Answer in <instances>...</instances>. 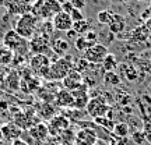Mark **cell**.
Returning a JSON list of instances; mask_svg holds the SVG:
<instances>
[{"mask_svg":"<svg viewBox=\"0 0 151 145\" xmlns=\"http://www.w3.org/2000/svg\"><path fill=\"white\" fill-rule=\"evenodd\" d=\"M73 60L69 54H66L63 57H58L50 63V67L48 70V74L45 77V80L48 81H62L66 75L73 70Z\"/></svg>","mask_w":151,"mask_h":145,"instance_id":"obj_1","label":"cell"},{"mask_svg":"<svg viewBox=\"0 0 151 145\" xmlns=\"http://www.w3.org/2000/svg\"><path fill=\"white\" fill-rule=\"evenodd\" d=\"M13 29L24 39H31L38 31V18L32 13H25L18 17L13 25Z\"/></svg>","mask_w":151,"mask_h":145,"instance_id":"obj_2","label":"cell"},{"mask_svg":"<svg viewBox=\"0 0 151 145\" xmlns=\"http://www.w3.org/2000/svg\"><path fill=\"white\" fill-rule=\"evenodd\" d=\"M59 11H62L60 0H37L31 7V13L43 21H48L49 18H53Z\"/></svg>","mask_w":151,"mask_h":145,"instance_id":"obj_3","label":"cell"},{"mask_svg":"<svg viewBox=\"0 0 151 145\" xmlns=\"http://www.w3.org/2000/svg\"><path fill=\"white\" fill-rule=\"evenodd\" d=\"M3 45L6 48H9L14 54L17 56H24V54L29 52V45H28V39L21 38L14 29H10L4 34L3 36Z\"/></svg>","mask_w":151,"mask_h":145,"instance_id":"obj_4","label":"cell"},{"mask_svg":"<svg viewBox=\"0 0 151 145\" xmlns=\"http://www.w3.org/2000/svg\"><path fill=\"white\" fill-rule=\"evenodd\" d=\"M86 110L87 114H90L92 119H97V117H102V116H108V113L111 112V106H109V103L105 101V98L101 94L99 96L90 98Z\"/></svg>","mask_w":151,"mask_h":145,"instance_id":"obj_5","label":"cell"},{"mask_svg":"<svg viewBox=\"0 0 151 145\" xmlns=\"http://www.w3.org/2000/svg\"><path fill=\"white\" fill-rule=\"evenodd\" d=\"M29 52L32 54H46L50 50V36L37 31L29 41Z\"/></svg>","mask_w":151,"mask_h":145,"instance_id":"obj_6","label":"cell"},{"mask_svg":"<svg viewBox=\"0 0 151 145\" xmlns=\"http://www.w3.org/2000/svg\"><path fill=\"white\" fill-rule=\"evenodd\" d=\"M108 53H109L108 48H106L104 43L98 42V43H95V45L90 46L87 50H84L81 57H84L90 64H102L104 59L106 57Z\"/></svg>","mask_w":151,"mask_h":145,"instance_id":"obj_7","label":"cell"},{"mask_svg":"<svg viewBox=\"0 0 151 145\" xmlns=\"http://www.w3.org/2000/svg\"><path fill=\"white\" fill-rule=\"evenodd\" d=\"M50 59L48 54H34L29 59V69L34 74H37V77L45 78L48 74V70L50 67Z\"/></svg>","mask_w":151,"mask_h":145,"instance_id":"obj_8","label":"cell"},{"mask_svg":"<svg viewBox=\"0 0 151 145\" xmlns=\"http://www.w3.org/2000/svg\"><path fill=\"white\" fill-rule=\"evenodd\" d=\"M48 131H49V137H59L66 129L70 127V120L66 117L65 114H56L49 120L48 123Z\"/></svg>","mask_w":151,"mask_h":145,"instance_id":"obj_9","label":"cell"},{"mask_svg":"<svg viewBox=\"0 0 151 145\" xmlns=\"http://www.w3.org/2000/svg\"><path fill=\"white\" fill-rule=\"evenodd\" d=\"M52 24H53L55 31H59V32H67L73 28V20L70 14H67L65 11H59L52 18Z\"/></svg>","mask_w":151,"mask_h":145,"instance_id":"obj_10","label":"cell"},{"mask_svg":"<svg viewBox=\"0 0 151 145\" xmlns=\"http://www.w3.org/2000/svg\"><path fill=\"white\" fill-rule=\"evenodd\" d=\"M97 141V133L92 129H80L76 133L74 145H95Z\"/></svg>","mask_w":151,"mask_h":145,"instance_id":"obj_11","label":"cell"},{"mask_svg":"<svg viewBox=\"0 0 151 145\" xmlns=\"http://www.w3.org/2000/svg\"><path fill=\"white\" fill-rule=\"evenodd\" d=\"M81 84H83V74H80L78 71H76L74 69H73V70H71L70 73L62 80V85H63V88L67 89V91H70V92L74 91V89H77Z\"/></svg>","mask_w":151,"mask_h":145,"instance_id":"obj_12","label":"cell"},{"mask_svg":"<svg viewBox=\"0 0 151 145\" xmlns=\"http://www.w3.org/2000/svg\"><path fill=\"white\" fill-rule=\"evenodd\" d=\"M55 101H56V105L60 106V108L65 109H71L73 105H74V98H73V94L67 89H59L55 95Z\"/></svg>","mask_w":151,"mask_h":145,"instance_id":"obj_13","label":"cell"},{"mask_svg":"<svg viewBox=\"0 0 151 145\" xmlns=\"http://www.w3.org/2000/svg\"><path fill=\"white\" fill-rule=\"evenodd\" d=\"M50 50L56 56L63 57L70 50V42L67 39H65V38H55L53 41L50 42Z\"/></svg>","mask_w":151,"mask_h":145,"instance_id":"obj_14","label":"cell"},{"mask_svg":"<svg viewBox=\"0 0 151 145\" xmlns=\"http://www.w3.org/2000/svg\"><path fill=\"white\" fill-rule=\"evenodd\" d=\"M28 134L32 137L34 140H37L38 142H45L49 138V131L48 126L45 123H37L28 130Z\"/></svg>","mask_w":151,"mask_h":145,"instance_id":"obj_15","label":"cell"},{"mask_svg":"<svg viewBox=\"0 0 151 145\" xmlns=\"http://www.w3.org/2000/svg\"><path fill=\"white\" fill-rule=\"evenodd\" d=\"M108 28L113 35L122 34L124 31V28H126V20H124V17L122 16V14L113 13L112 20H111V22L108 24Z\"/></svg>","mask_w":151,"mask_h":145,"instance_id":"obj_16","label":"cell"},{"mask_svg":"<svg viewBox=\"0 0 151 145\" xmlns=\"http://www.w3.org/2000/svg\"><path fill=\"white\" fill-rule=\"evenodd\" d=\"M21 131L22 130L18 126H16L14 123H6L1 126V133H3L6 140H10V141L18 140L20 135H21Z\"/></svg>","mask_w":151,"mask_h":145,"instance_id":"obj_17","label":"cell"},{"mask_svg":"<svg viewBox=\"0 0 151 145\" xmlns=\"http://www.w3.org/2000/svg\"><path fill=\"white\" fill-rule=\"evenodd\" d=\"M119 71H120V78H124L129 82H133V81H137L139 78V71L134 66H129V64H119Z\"/></svg>","mask_w":151,"mask_h":145,"instance_id":"obj_18","label":"cell"},{"mask_svg":"<svg viewBox=\"0 0 151 145\" xmlns=\"http://www.w3.org/2000/svg\"><path fill=\"white\" fill-rule=\"evenodd\" d=\"M151 36L150 31L147 29V27L144 24H141L139 27H136L132 32H130V41L132 42H146L147 39Z\"/></svg>","mask_w":151,"mask_h":145,"instance_id":"obj_19","label":"cell"},{"mask_svg":"<svg viewBox=\"0 0 151 145\" xmlns=\"http://www.w3.org/2000/svg\"><path fill=\"white\" fill-rule=\"evenodd\" d=\"M118 67H119V61H118V59H116V56L112 53H108L106 57L104 59L101 69H102L105 73H109V71H115Z\"/></svg>","mask_w":151,"mask_h":145,"instance_id":"obj_20","label":"cell"},{"mask_svg":"<svg viewBox=\"0 0 151 145\" xmlns=\"http://www.w3.org/2000/svg\"><path fill=\"white\" fill-rule=\"evenodd\" d=\"M129 133H130V127L127 123L124 121H119V123H115V127L112 130V134L113 137H129Z\"/></svg>","mask_w":151,"mask_h":145,"instance_id":"obj_21","label":"cell"},{"mask_svg":"<svg viewBox=\"0 0 151 145\" xmlns=\"http://www.w3.org/2000/svg\"><path fill=\"white\" fill-rule=\"evenodd\" d=\"M71 29H73L78 36H83V35H86V34L91 29V24L84 18V20H81V21L73 22V28H71Z\"/></svg>","mask_w":151,"mask_h":145,"instance_id":"obj_22","label":"cell"},{"mask_svg":"<svg viewBox=\"0 0 151 145\" xmlns=\"http://www.w3.org/2000/svg\"><path fill=\"white\" fill-rule=\"evenodd\" d=\"M13 59H14V53L1 43L0 45V64H3V66L10 64L11 61H13Z\"/></svg>","mask_w":151,"mask_h":145,"instance_id":"obj_23","label":"cell"},{"mask_svg":"<svg viewBox=\"0 0 151 145\" xmlns=\"http://www.w3.org/2000/svg\"><path fill=\"white\" fill-rule=\"evenodd\" d=\"M39 116L42 119H45V120H50V119L53 117V116H56V109L50 105V103H43L42 106L39 108Z\"/></svg>","mask_w":151,"mask_h":145,"instance_id":"obj_24","label":"cell"},{"mask_svg":"<svg viewBox=\"0 0 151 145\" xmlns=\"http://www.w3.org/2000/svg\"><path fill=\"white\" fill-rule=\"evenodd\" d=\"M6 84H7V88H9L10 91H17V89L20 88V84H21V78H20V75L17 74L16 71H13V73L7 77Z\"/></svg>","mask_w":151,"mask_h":145,"instance_id":"obj_25","label":"cell"},{"mask_svg":"<svg viewBox=\"0 0 151 145\" xmlns=\"http://www.w3.org/2000/svg\"><path fill=\"white\" fill-rule=\"evenodd\" d=\"M94 123L97 124V126H99V127H102V129L108 130V131H112L113 127H115V121L109 116H102V117L94 119Z\"/></svg>","mask_w":151,"mask_h":145,"instance_id":"obj_26","label":"cell"},{"mask_svg":"<svg viewBox=\"0 0 151 145\" xmlns=\"http://www.w3.org/2000/svg\"><path fill=\"white\" fill-rule=\"evenodd\" d=\"M104 84L109 86H118L120 84V77L116 74L115 71H109V73H104Z\"/></svg>","mask_w":151,"mask_h":145,"instance_id":"obj_27","label":"cell"},{"mask_svg":"<svg viewBox=\"0 0 151 145\" xmlns=\"http://www.w3.org/2000/svg\"><path fill=\"white\" fill-rule=\"evenodd\" d=\"M59 138V142L60 144H74V138H76V133L73 131L71 127L66 129L62 134L58 137Z\"/></svg>","mask_w":151,"mask_h":145,"instance_id":"obj_28","label":"cell"},{"mask_svg":"<svg viewBox=\"0 0 151 145\" xmlns=\"http://www.w3.org/2000/svg\"><path fill=\"white\" fill-rule=\"evenodd\" d=\"M112 16L113 13L109 9H105V10H101L99 13L97 14V20L99 24H102V25H108L111 20H112Z\"/></svg>","mask_w":151,"mask_h":145,"instance_id":"obj_29","label":"cell"},{"mask_svg":"<svg viewBox=\"0 0 151 145\" xmlns=\"http://www.w3.org/2000/svg\"><path fill=\"white\" fill-rule=\"evenodd\" d=\"M90 63L87 61L84 57H80V59H77L74 61V64H73V69H74L76 71H78L80 74H84V73H87V71L90 70Z\"/></svg>","mask_w":151,"mask_h":145,"instance_id":"obj_30","label":"cell"},{"mask_svg":"<svg viewBox=\"0 0 151 145\" xmlns=\"http://www.w3.org/2000/svg\"><path fill=\"white\" fill-rule=\"evenodd\" d=\"M130 140L133 141L136 145H144V142H146V134L143 133V130H136V131H133L132 133V137H130Z\"/></svg>","mask_w":151,"mask_h":145,"instance_id":"obj_31","label":"cell"},{"mask_svg":"<svg viewBox=\"0 0 151 145\" xmlns=\"http://www.w3.org/2000/svg\"><path fill=\"white\" fill-rule=\"evenodd\" d=\"M90 46H92V45L88 42V41H87L84 36H78L74 41V48L77 49L78 52H84V50H87V49L90 48Z\"/></svg>","mask_w":151,"mask_h":145,"instance_id":"obj_32","label":"cell"},{"mask_svg":"<svg viewBox=\"0 0 151 145\" xmlns=\"http://www.w3.org/2000/svg\"><path fill=\"white\" fill-rule=\"evenodd\" d=\"M143 133L146 134V140L150 142L151 145V117L148 116H144V120H143Z\"/></svg>","mask_w":151,"mask_h":145,"instance_id":"obj_33","label":"cell"},{"mask_svg":"<svg viewBox=\"0 0 151 145\" xmlns=\"http://www.w3.org/2000/svg\"><path fill=\"white\" fill-rule=\"evenodd\" d=\"M38 31L39 32H42V34H46V35H52V32L55 31V28H53V24H52V21H43L42 24H41V27H38Z\"/></svg>","mask_w":151,"mask_h":145,"instance_id":"obj_34","label":"cell"},{"mask_svg":"<svg viewBox=\"0 0 151 145\" xmlns=\"http://www.w3.org/2000/svg\"><path fill=\"white\" fill-rule=\"evenodd\" d=\"M83 36L86 38V39L90 43H91V45H95V43H98V34L95 32V31H92V29H90V31H88L86 35H83Z\"/></svg>","mask_w":151,"mask_h":145,"instance_id":"obj_35","label":"cell"},{"mask_svg":"<svg viewBox=\"0 0 151 145\" xmlns=\"http://www.w3.org/2000/svg\"><path fill=\"white\" fill-rule=\"evenodd\" d=\"M70 17H71V20H73V22H77V21L84 20V14H83V11L77 10V9H73V10H71Z\"/></svg>","mask_w":151,"mask_h":145,"instance_id":"obj_36","label":"cell"},{"mask_svg":"<svg viewBox=\"0 0 151 145\" xmlns=\"http://www.w3.org/2000/svg\"><path fill=\"white\" fill-rule=\"evenodd\" d=\"M116 101H119V103H120L122 106H127V105L132 102V96L127 95V94H124L122 96H116Z\"/></svg>","mask_w":151,"mask_h":145,"instance_id":"obj_37","label":"cell"},{"mask_svg":"<svg viewBox=\"0 0 151 145\" xmlns=\"http://www.w3.org/2000/svg\"><path fill=\"white\" fill-rule=\"evenodd\" d=\"M73 6V9H77V10H84V7H86V0H69Z\"/></svg>","mask_w":151,"mask_h":145,"instance_id":"obj_38","label":"cell"},{"mask_svg":"<svg viewBox=\"0 0 151 145\" xmlns=\"http://www.w3.org/2000/svg\"><path fill=\"white\" fill-rule=\"evenodd\" d=\"M148 18H151V3L148 4V7H147V9H144V10H143V13L140 14V20L143 22H146Z\"/></svg>","mask_w":151,"mask_h":145,"instance_id":"obj_39","label":"cell"},{"mask_svg":"<svg viewBox=\"0 0 151 145\" xmlns=\"http://www.w3.org/2000/svg\"><path fill=\"white\" fill-rule=\"evenodd\" d=\"M60 6H62V11H65L67 14H70L71 10H73V6L69 0H63V1H60Z\"/></svg>","mask_w":151,"mask_h":145,"instance_id":"obj_40","label":"cell"},{"mask_svg":"<svg viewBox=\"0 0 151 145\" xmlns=\"http://www.w3.org/2000/svg\"><path fill=\"white\" fill-rule=\"evenodd\" d=\"M113 140L118 145H129V137H123V138H120V137H113Z\"/></svg>","mask_w":151,"mask_h":145,"instance_id":"obj_41","label":"cell"},{"mask_svg":"<svg viewBox=\"0 0 151 145\" xmlns=\"http://www.w3.org/2000/svg\"><path fill=\"white\" fill-rule=\"evenodd\" d=\"M10 145H29L28 142H25L24 140H21V138H18V140H14V141H11V144Z\"/></svg>","mask_w":151,"mask_h":145,"instance_id":"obj_42","label":"cell"},{"mask_svg":"<svg viewBox=\"0 0 151 145\" xmlns=\"http://www.w3.org/2000/svg\"><path fill=\"white\" fill-rule=\"evenodd\" d=\"M66 35H67V38H71V39H77V38H78V35H77V34L74 32V31H73V29H70V31H67V32H66Z\"/></svg>","mask_w":151,"mask_h":145,"instance_id":"obj_43","label":"cell"},{"mask_svg":"<svg viewBox=\"0 0 151 145\" xmlns=\"http://www.w3.org/2000/svg\"><path fill=\"white\" fill-rule=\"evenodd\" d=\"M144 25H146L147 29H148V31H150V34H151V18H148V20L144 22Z\"/></svg>","mask_w":151,"mask_h":145,"instance_id":"obj_44","label":"cell"},{"mask_svg":"<svg viewBox=\"0 0 151 145\" xmlns=\"http://www.w3.org/2000/svg\"><path fill=\"white\" fill-rule=\"evenodd\" d=\"M115 3H127L129 0H113Z\"/></svg>","mask_w":151,"mask_h":145,"instance_id":"obj_45","label":"cell"},{"mask_svg":"<svg viewBox=\"0 0 151 145\" xmlns=\"http://www.w3.org/2000/svg\"><path fill=\"white\" fill-rule=\"evenodd\" d=\"M108 145H118V144L115 142V140H112V141H109V142H108Z\"/></svg>","mask_w":151,"mask_h":145,"instance_id":"obj_46","label":"cell"},{"mask_svg":"<svg viewBox=\"0 0 151 145\" xmlns=\"http://www.w3.org/2000/svg\"><path fill=\"white\" fill-rule=\"evenodd\" d=\"M60 145H74V144H60Z\"/></svg>","mask_w":151,"mask_h":145,"instance_id":"obj_47","label":"cell"},{"mask_svg":"<svg viewBox=\"0 0 151 145\" xmlns=\"http://www.w3.org/2000/svg\"><path fill=\"white\" fill-rule=\"evenodd\" d=\"M0 6H3V0H0Z\"/></svg>","mask_w":151,"mask_h":145,"instance_id":"obj_48","label":"cell"},{"mask_svg":"<svg viewBox=\"0 0 151 145\" xmlns=\"http://www.w3.org/2000/svg\"><path fill=\"white\" fill-rule=\"evenodd\" d=\"M137 1H146V0H137Z\"/></svg>","mask_w":151,"mask_h":145,"instance_id":"obj_49","label":"cell"},{"mask_svg":"<svg viewBox=\"0 0 151 145\" xmlns=\"http://www.w3.org/2000/svg\"><path fill=\"white\" fill-rule=\"evenodd\" d=\"M150 117H151V114H150Z\"/></svg>","mask_w":151,"mask_h":145,"instance_id":"obj_50","label":"cell"},{"mask_svg":"<svg viewBox=\"0 0 151 145\" xmlns=\"http://www.w3.org/2000/svg\"><path fill=\"white\" fill-rule=\"evenodd\" d=\"M53 145H56V144H53Z\"/></svg>","mask_w":151,"mask_h":145,"instance_id":"obj_51","label":"cell"},{"mask_svg":"<svg viewBox=\"0 0 151 145\" xmlns=\"http://www.w3.org/2000/svg\"><path fill=\"white\" fill-rule=\"evenodd\" d=\"M0 45H1V43H0Z\"/></svg>","mask_w":151,"mask_h":145,"instance_id":"obj_52","label":"cell"}]
</instances>
